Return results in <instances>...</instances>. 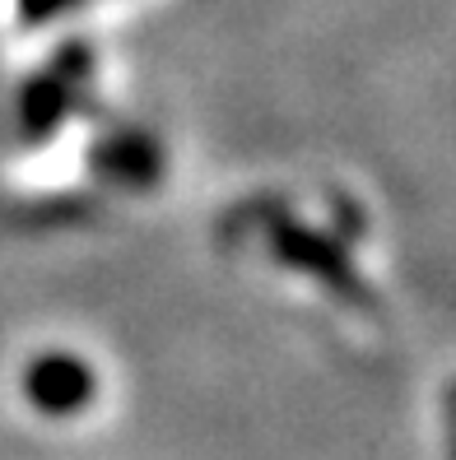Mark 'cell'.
<instances>
[{
  "label": "cell",
  "mask_w": 456,
  "mask_h": 460,
  "mask_svg": "<svg viewBox=\"0 0 456 460\" xmlns=\"http://www.w3.org/2000/svg\"><path fill=\"white\" fill-rule=\"evenodd\" d=\"M271 252H275L284 265L317 275L331 293L354 297V303H368V293H363V284H359V275H354V265L344 261V252L335 247V242L317 237V233L289 224V219H271Z\"/></svg>",
  "instance_id": "6da1fadb"
},
{
  "label": "cell",
  "mask_w": 456,
  "mask_h": 460,
  "mask_svg": "<svg viewBox=\"0 0 456 460\" xmlns=\"http://www.w3.org/2000/svg\"><path fill=\"white\" fill-rule=\"evenodd\" d=\"M23 395L42 414H57V419L79 414L94 400V367L70 354H42L23 372Z\"/></svg>",
  "instance_id": "7a4b0ae2"
},
{
  "label": "cell",
  "mask_w": 456,
  "mask_h": 460,
  "mask_svg": "<svg viewBox=\"0 0 456 460\" xmlns=\"http://www.w3.org/2000/svg\"><path fill=\"white\" fill-rule=\"evenodd\" d=\"M89 75V47H66L61 57H57V66L51 70H42L33 84H29V93H23V130L29 135H42V130H51L61 121V112L70 107V93L79 89V79Z\"/></svg>",
  "instance_id": "3957f363"
},
{
  "label": "cell",
  "mask_w": 456,
  "mask_h": 460,
  "mask_svg": "<svg viewBox=\"0 0 456 460\" xmlns=\"http://www.w3.org/2000/svg\"><path fill=\"white\" fill-rule=\"evenodd\" d=\"M94 164H98V172H107L121 186H149L158 177V149L145 140V135L121 130L107 145L94 149Z\"/></svg>",
  "instance_id": "277c9868"
},
{
  "label": "cell",
  "mask_w": 456,
  "mask_h": 460,
  "mask_svg": "<svg viewBox=\"0 0 456 460\" xmlns=\"http://www.w3.org/2000/svg\"><path fill=\"white\" fill-rule=\"evenodd\" d=\"M61 5H70V0H23V14H29V23H38L47 14H57Z\"/></svg>",
  "instance_id": "5b68a950"
}]
</instances>
